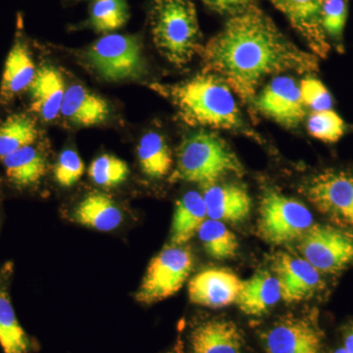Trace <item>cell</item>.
<instances>
[{"instance_id": "25", "label": "cell", "mask_w": 353, "mask_h": 353, "mask_svg": "<svg viewBox=\"0 0 353 353\" xmlns=\"http://www.w3.org/2000/svg\"><path fill=\"white\" fill-rule=\"evenodd\" d=\"M39 136L37 121L27 113H14L0 122V161L25 146L34 145Z\"/></svg>"}, {"instance_id": "20", "label": "cell", "mask_w": 353, "mask_h": 353, "mask_svg": "<svg viewBox=\"0 0 353 353\" xmlns=\"http://www.w3.org/2000/svg\"><path fill=\"white\" fill-rule=\"evenodd\" d=\"M282 299L280 285L275 275L263 269L243 281L236 304L241 312L253 317H261L270 312Z\"/></svg>"}, {"instance_id": "22", "label": "cell", "mask_w": 353, "mask_h": 353, "mask_svg": "<svg viewBox=\"0 0 353 353\" xmlns=\"http://www.w3.org/2000/svg\"><path fill=\"white\" fill-rule=\"evenodd\" d=\"M208 218L202 194L194 190L185 192L176 202L172 220L171 245H185L189 243Z\"/></svg>"}, {"instance_id": "5", "label": "cell", "mask_w": 353, "mask_h": 353, "mask_svg": "<svg viewBox=\"0 0 353 353\" xmlns=\"http://www.w3.org/2000/svg\"><path fill=\"white\" fill-rule=\"evenodd\" d=\"M314 225L312 213L294 197L269 190L260 201L257 234L268 245L299 241Z\"/></svg>"}, {"instance_id": "12", "label": "cell", "mask_w": 353, "mask_h": 353, "mask_svg": "<svg viewBox=\"0 0 353 353\" xmlns=\"http://www.w3.org/2000/svg\"><path fill=\"white\" fill-rule=\"evenodd\" d=\"M272 269L280 285L281 296L285 303L309 301L325 288L322 273L303 257L277 252L272 257Z\"/></svg>"}, {"instance_id": "6", "label": "cell", "mask_w": 353, "mask_h": 353, "mask_svg": "<svg viewBox=\"0 0 353 353\" xmlns=\"http://www.w3.org/2000/svg\"><path fill=\"white\" fill-rule=\"evenodd\" d=\"M85 60L108 82L137 80L145 72L143 44L130 34H105L88 48Z\"/></svg>"}, {"instance_id": "9", "label": "cell", "mask_w": 353, "mask_h": 353, "mask_svg": "<svg viewBox=\"0 0 353 353\" xmlns=\"http://www.w3.org/2000/svg\"><path fill=\"white\" fill-rule=\"evenodd\" d=\"M297 250L320 273H341L353 264V233L340 227L314 224L299 241Z\"/></svg>"}, {"instance_id": "2", "label": "cell", "mask_w": 353, "mask_h": 353, "mask_svg": "<svg viewBox=\"0 0 353 353\" xmlns=\"http://www.w3.org/2000/svg\"><path fill=\"white\" fill-rule=\"evenodd\" d=\"M152 88L173 104L179 117L190 126L241 132L253 137L233 90L214 74L203 72L183 82L153 83Z\"/></svg>"}, {"instance_id": "7", "label": "cell", "mask_w": 353, "mask_h": 353, "mask_svg": "<svg viewBox=\"0 0 353 353\" xmlns=\"http://www.w3.org/2000/svg\"><path fill=\"white\" fill-rule=\"evenodd\" d=\"M194 255L188 246H165L153 257L136 299L143 304H153L173 296L187 282L194 268Z\"/></svg>"}, {"instance_id": "13", "label": "cell", "mask_w": 353, "mask_h": 353, "mask_svg": "<svg viewBox=\"0 0 353 353\" xmlns=\"http://www.w3.org/2000/svg\"><path fill=\"white\" fill-rule=\"evenodd\" d=\"M287 18L316 57L328 54V38L323 31L322 9L326 0H268Z\"/></svg>"}, {"instance_id": "16", "label": "cell", "mask_w": 353, "mask_h": 353, "mask_svg": "<svg viewBox=\"0 0 353 353\" xmlns=\"http://www.w3.org/2000/svg\"><path fill=\"white\" fill-rule=\"evenodd\" d=\"M38 68L31 50L22 36H18L4 63L0 82V104L8 105L29 90Z\"/></svg>"}, {"instance_id": "1", "label": "cell", "mask_w": 353, "mask_h": 353, "mask_svg": "<svg viewBox=\"0 0 353 353\" xmlns=\"http://www.w3.org/2000/svg\"><path fill=\"white\" fill-rule=\"evenodd\" d=\"M201 54L204 72L220 77L245 103H252L267 77L318 70L317 57L290 41L254 3L231 16Z\"/></svg>"}, {"instance_id": "11", "label": "cell", "mask_w": 353, "mask_h": 353, "mask_svg": "<svg viewBox=\"0 0 353 353\" xmlns=\"http://www.w3.org/2000/svg\"><path fill=\"white\" fill-rule=\"evenodd\" d=\"M257 111L281 126L294 129L306 116L299 85L289 76L271 80L252 102Z\"/></svg>"}, {"instance_id": "35", "label": "cell", "mask_w": 353, "mask_h": 353, "mask_svg": "<svg viewBox=\"0 0 353 353\" xmlns=\"http://www.w3.org/2000/svg\"><path fill=\"white\" fill-rule=\"evenodd\" d=\"M343 348L348 353H353V324L345 328L343 334Z\"/></svg>"}, {"instance_id": "14", "label": "cell", "mask_w": 353, "mask_h": 353, "mask_svg": "<svg viewBox=\"0 0 353 353\" xmlns=\"http://www.w3.org/2000/svg\"><path fill=\"white\" fill-rule=\"evenodd\" d=\"M243 281L226 268H209L197 273L189 284L190 303L212 309L236 303Z\"/></svg>"}, {"instance_id": "18", "label": "cell", "mask_w": 353, "mask_h": 353, "mask_svg": "<svg viewBox=\"0 0 353 353\" xmlns=\"http://www.w3.org/2000/svg\"><path fill=\"white\" fill-rule=\"evenodd\" d=\"M190 347L192 353H243L245 339L233 321L212 319L192 330Z\"/></svg>"}, {"instance_id": "10", "label": "cell", "mask_w": 353, "mask_h": 353, "mask_svg": "<svg viewBox=\"0 0 353 353\" xmlns=\"http://www.w3.org/2000/svg\"><path fill=\"white\" fill-rule=\"evenodd\" d=\"M324 334L310 316L288 315L262 332L267 353H322Z\"/></svg>"}, {"instance_id": "32", "label": "cell", "mask_w": 353, "mask_h": 353, "mask_svg": "<svg viewBox=\"0 0 353 353\" xmlns=\"http://www.w3.org/2000/svg\"><path fill=\"white\" fill-rule=\"evenodd\" d=\"M85 173L82 158L73 150H64L58 157L54 168V178L63 188L73 187Z\"/></svg>"}, {"instance_id": "17", "label": "cell", "mask_w": 353, "mask_h": 353, "mask_svg": "<svg viewBox=\"0 0 353 353\" xmlns=\"http://www.w3.org/2000/svg\"><path fill=\"white\" fill-rule=\"evenodd\" d=\"M30 110L44 122H52L59 116L63 102L65 83L61 73L51 65H43L37 71L30 87Z\"/></svg>"}, {"instance_id": "15", "label": "cell", "mask_w": 353, "mask_h": 353, "mask_svg": "<svg viewBox=\"0 0 353 353\" xmlns=\"http://www.w3.org/2000/svg\"><path fill=\"white\" fill-rule=\"evenodd\" d=\"M202 196L209 219L238 225L245 222L252 212V197L239 183H213L203 188Z\"/></svg>"}, {"instance_id": "3", "label": "cell", "mask_w": 353, "mask_h": 353, "mask_svg": "<svg viewBox=\"0 0 353 353\" xmlns=\"http://www.w3.org/2000/svg\"><path fill=\"white\" fill-rule=\"evenodd\" d=\"M150 30L155 48L171 64L190 63L202 50V37L194 0H152Z\"/></svg>"}, {"instance_id": "36", "label": "cell", "mask_w": 353, "mask_h": 353, "mask_svg": "<svg viewBox=\"0 0 353 353\" xmlns=\"http://www.w3.org/2000/svg\"><path fill=\"white\" fill-rule=\"evenodd\" d=\"M333 353H348L343 347L336 348Z\"/></svg>"}, {"instance_id": "19", "label": "cell", "mask_w": 353, "mask_h": 353, "mask_svg": "<svg viewBox=\"0 0 353 353\" xmlns=\"http://www.w3.org/2000/svg\"><path fill=\"white\" fill-rule=\"evenodd\" d=\"M60 114L78 127H94L108 119L110 108L101 97L82 85L66 88Z\"/></svg>"}, {"instance_id": "4", "label": "cell", "mask_w": 353, "mask_h": 353, "mask_svg": "<svg viewBox=\"0 0 353 353\" xmlns=\"http://www.w3.org/2000/svg\"><path fill=\"white\" fill-rule=\"evenodd\" d=\"M243 174V163L224 139L213 132L199 131L183 139L179 148L173 178L204 188L226 176Z\"/></svg>"}, {"instance_id": "33", "label": "cell", "mask_w": 353, "mask_h": 353, "mask_svg": "<svg viewBox=\"0 0 353 353\" xmlns=\"http://www.w3.org/2000/svg\"><path fill=\"white\" fill-rule=\"evenodd\" d=\"M299 90L306 108L313 111L327 110L333 108V99L328 88L314 77L303 79L299 85Z\"/></svg>"}, {"instance_id": "28", "label": "cell", "mask_w": 353, "mask_h": 353, "mask_svg": "<svg viewBox=\"0 0 353 353\" xmlns=\"http://www.w3.org/2000/svg\"><path fill=\"white\" fill-rule=\"evenodd\" d=\"M129 19L126 0H94L90 12V24L95 32L108 34L117 31Z\"/></svg>"}, {"instance_id": "24", "label": "cell", "mask_w": 353, "mask_h": 353, "mask_svg": "<svg viewBox=\"0 0 353 353\" xmlns=\"http://www.w3.org/2000/svg\"><path fill=\"white\" fill-rule=\"evenodd\" d=\"M138 159L141 171L152 179H162L170 173L173 155L166 139L160 132H146L139 139Z\"/></svg>"}, {"instance_id": "21", "label": "cell", "mask_w": 353, "mask_h": 353, "mask_svg": "<svg viewBox=\"0 0 353 353\" xmlns=\"http://www.w3.org/2000/svg\"><path fill=\"white\" fill-rule=\"evenodd\" d=\"M9 182L19 189L38 185L48 170L46 158L34 145L25 146L1 160Z\"/></svg>"}, {"instance_id": "30", "label": "cell", "mask_w": 353, "mask_h": 353, "mask_svg": "<svg viewBox=\"0 0 353 353\" xmlns=\"http://www.w3.org/2000/svg\"><path fill=\"white\" fill-rule=\"evenodd\" d=\"M309 134L324 143H336L345 132V123L333 109L313 111L307 120Z\"/></svg>"}, {"instance_id": "23", "label": "cell", "mask_w": 353, "mask_h": 353, "mask_svg": "<svg viewBox=\"0 0 353 353\" xmlns=\"http://www.w3.org/2000/svg\"><path fill=\"white\" fill-rule=\"evenodd\" d=\"M73 220L81 226L110 232L120 226L123 214L110 196L101 192H92L77 205Z\"/></svg>"}, {"instance_id": "8", "label": "cell", "mask_w": 353, "mask_h": 353, "mask_svg": "<svg viewBox=\"0 0 353 353\" xmlns=\"http://www.w3.org/2000/svg\"><path fill=\"white\" fill-rule=\"evenodd\" d=\"M308 201L341 229L353 231V173L327 170L309 178L301 187Z\"/></svg>"}, {"instance_id": "34", "label": "cell", "mask_w": 353, "mask_h": 353, "mask_svg": "<svg viewBox=\"0 0 353 353\" xmlns=\"http://www.w3.org/2000/svg\"><path fill=\"white\" fill-rule=\"evenodd\" d=\"M202 2L213 12L231 17L252 6L253 0H202Z\"/></svg>"}, {"instance_id": "31", "label": "cell", "mask_w": 353, "mask_h": 353, "mask_svg": "<svg viewBox=\"0 0 353 353\" xmlns=\"http://www.w3.org/2000/svg\"><path fill=\"white\" fill-rule=\"evenodd\" d=\"M347 9V0H326L322 9L321 23L327 38L336 41L343 39Z\"/></svg>"}, {"instance_id": "27", "label": "cell", "mask_w": 353, "mask_h": 353, "mask_svg": "<svg viewBox=\"0 0 353 353\" xmlns=\"http://www.w3.org/2000/svg\"><path fill=\"white\" fill-rule=\"evenodd\" d=\"M0 347L4 353H29L31 341L18 321L8 292L0 287Z\"/></svg>"}, {"instance_id": "29", "label": "cell", "mask_w": 353, "mask_h": 353, "mask_svg": "<svg viewBox=\"0 0 353 353\" xmlns=\"http://www.w3.org/2000/svg\"><path fill=\"white\" fill-rule=\"evenodd\" d=\"M129 166L124 160L110 154L95 158L88 168V176L97 185L115 188L127 180Z\"/></svg>"}, {"instance_id": "26", "label": "cell", "mask_w": 353, "mask_h": 353, "mask_svg": "<svg viewBox=\"0 0 353 353\" xmlns=\"http://www.w3.org/2000/svg\"><path fill=\"white\" fill-rule=\"evenodd\" d=\"M197 234L204 250L212 259L219 261L233 259L240 248L236 234L220 221L208 218L199 228Z\"/></svg>"}]
</instances>
